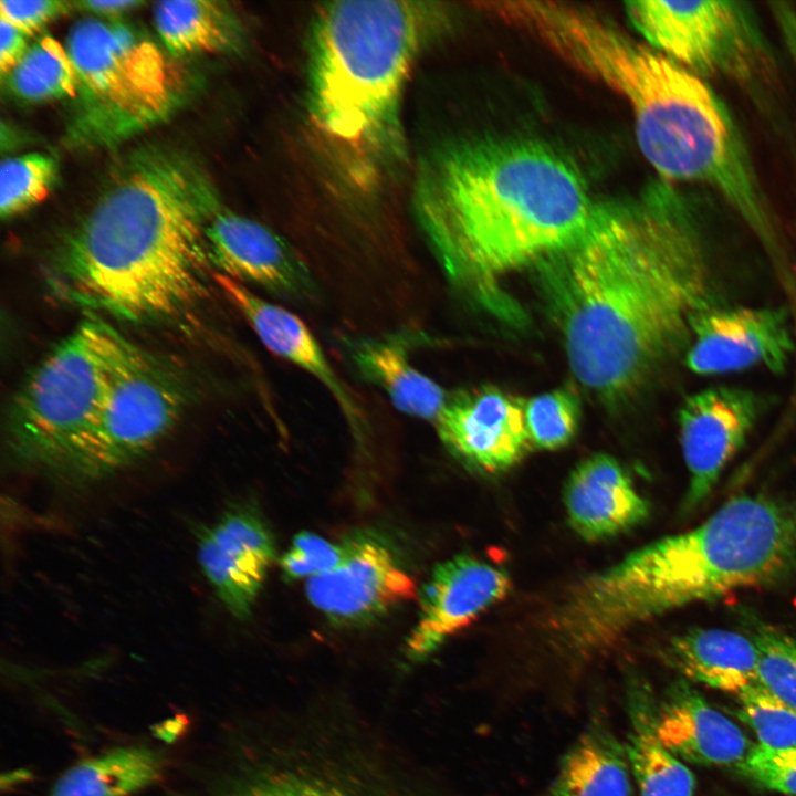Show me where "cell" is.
<instances>
[{
    "mask_svg": "<svg viewBox=\"0 0 796 796\" xmlns=\"http://www.w3.org/2000/svg\"><path fill=\"white\" fill-rule=\"evenodd\" d=\"M534 265L574 375L604 398L643 384L714 304L699 210L661 178L595 202L583 229Z\"/></svg>",
    "mask_w": 796,
    "mask_h": 796,
    "instance_id": "obj_1",
    "label": "cell"
},
{
    "mask_svg": "<svg viewBox=\"0 0 796 796\" xmlns=\"http://www.w3.org/2000/svg\"><path fill=\"white\" fill-rule=\"evenodd\" d=\"M595 201L559 153L521 137H473L430 150L415 175L417 224L449 280L507 304L500 280L572 240Z\"/></svg>",
    "mask_w": 796,
    "mask_h": 796,
    "instance_id": "obj_2",
    "label": "cell"
},
{
    "mask_svg": "<svg viewBox=\"0 0 796 796\" xmlns=\"http://www.w3.org/2000/svg\"><path fill=\"white\" fill-rule=\"evenodd\" d=\"M221 208L212 180L193 160L143 151L67 235L50 284L94 315L130 322L187 315L213 280L206 228Z\"/></svg>",
    "mask_w": 796,
    "mask_h": 796,
    "instance_id": "obj_3",
    "label": "cell"
},
{
    "mask_svg": "<svg viewBox=\"0 0 796 796\" xmlns=\"http://www.w3.org/2000/svg\"><path fill=\"white\" fill-rule=\"evenodd\" d=\"M796 566V509L739 495L689 531L630 552L576 583L548 619L553 643L577 657L684 606L774 583Z\"/></svg>",
    "mask_w": 796,
    "mask_h": 796,
    "instance_id": "obj_4",
    "label": "cell"
},
{
    "mask_svg": "<svg viewBox=\"0 0 796 796\" xmlns=\"http://www.w3.org/2000/svg\"><path fill=\"white\" fill-rule=\"evenodd\" d=\"M433 2L322 4L308 36L306 106L350 170L371 180L405 164L402 101L411 70L443 28Z\"/></svg>",
    "mask_w": 796,
    "mask_h": 796,
    "instance_id": "obj_5",
    "label": "cell"
},
{
    "mask_svg": "<svg viewBox=\"0 0 796 796\" xmlns=\"http://www.w3.org/2000/svg\"><path fill=\"white\" fill-rule=\"evenodd\" d=\"M628 106L640 151L660 178L714 189L782 261L776 229L745 143L708 82L667 55L653 53L630 81Z\"/></svg>",
    "mask_w": 796,
    "mask_h": 796,
    "instance_id": "obj_6",
    "label": "cell"
},
{
    "mask_svg": "<svg viewBox=\"0 0 796 796\" xmlns=\"http://www.w3.org/2000/svg\"><path fill=\"white\" fill-rule=\"evenodd\" d=\"M142 350L109 323L88 314L12 397L6 420L12 458L55 472Z\"/></svg>",
    "mask_w": 796,
    "mask_h": 796,
    "instance_id": "obj_7",
    "label": "cell"
},
{
    "mask_svg": "<svg viewBox=\"0 0 796 796\" xmlns=\"http://www.w3.org/2000/svg\"><path fill=\"white\" fill-rule=\"evenodd\" d=\"M66 50L78 78L73 142H119L160 123L180 102V73L153 40L128 24L78 21Z\"/></svg>",
    "mask_w": 796,
    "mask_h": 796,
    "instance_id": "obj_8",
    "label": "cell"
},
{
    "mask_svg": "<svg viewBox=\"0 0 796 796\" xmlns=\"http://www.w3.org/2000/svg\"><path fill=\"white\" fill-rule=\"evenodd\" d=\"M186 402V387L177 373L142 350L55 472L91 481L133 464L175 429Z\"/></svg>",
    "mask_w": 796,
    "mask_h": 796,
    "instance_id": "obj_9",
    "label": "cell"
},
{
    "mask_svg": "<svg viewBox=\"0 0 796 796\" xmlns=\"http://www.w3.org/2000/svg\"><path fill=\"white\" fill-rule=\"evenodd\" d=\"M626 12L650 46L701 77L746 80L764 56L742 2L641 0L627 2Z\"/></svg>",
    "mask_w": 796,
    "mask_h": 796,
    "instance_id": "obj_10",
    "label": "cell"
},
{
    "mask_svg": "<svg viewBox=\"0 0 796 796\" xmlns=\"http://www.w3.org/2000/svg\"><path fill=\"white\" fill-rule=\"evenodd\" d=\"M369 755L300 744L270 751L213 796H415Z\"/></svg>",
    "mask_w": 796,
    "mask_h": 796,
    "instance_id": "obj_11",
    "label": "cell"
},
{
    "mask_svg": "<svg viewBox=\"0 0 796 796\" xmlns=\"http://www.w3.org/2000/svg\"><path fill=\"white\" fill-rule=\"evenodd\" d=\"M341 561L307 579L310 603L338 626H362L417 597L416 583L380 536L357 532L342 542Z\"/></svg>",
    "mask_w": 796,
    "mask_h": 796,
    "instance_id": "obj_12",
    "label": "cell"
},
{
    "mask_svg": "<svg viewBox=\"0 0 796 796\" xmlns=\"http://www.w3.org/2000/svg\"><path fill=\"white\" fill-rule=\"evenodd\" d=\"M794 352L786 308L712 304L693 321L684 362L692 373L703 376L755 367L779 374Z\"/></svg>",
    "mask_w": 796,
    "mask_h": 796,
    "instance_id": "obj_13",
    "label": "cell"
},
{
    "mask_svg": "<svg viewBox=\"0 0 796 796\" xmlns=\"http://www.w3.org/2000/svg\"><path fill=\"white\" fill-rule=\"evenodd\" d=\"M767 407V398L762 394L734 386L710 387L682 402L678 423L689 473L687 510L696 507L710 495Z\"/></svg>",
    "mask_w": 796,
    "mask_h": 796,
    "instance_id": "obj_14",
    "label": "cell"
},
{
    "mask_svg": "<svg viewBox=\"0 0 796 796\" xmlns=\"http://www.w3.org/2000/svg\"><path fill=\"white\" fill-rule=\"evenodd\" d=\"M206 241L217 273L296 304L320 301L303 255L263 223L221 208L207 224Z\"/></svg>",
    "mask_w": 796,
    "mask_h": 796,
    "instance_id": "obj_15",
    "label": "cell"
},
{
    "mask_svg": "<svg viewBox=\"0 0 796 796\" xmlns=\"http://www.w3.org/2000/svg\"><path fill=\"white\" fill-rule=\"evenodd\" d=\"M511 588L502 567L470 554L439 565L420 591V611L407 640V657L423 660L450 637L501 601Z\"/></svg>",
    "mask_w": 796,
    "mask_h": 796,
    "instance_id": "obj_16",
    "label": "cell"
},
{
    "mask_svg": "<svg viewBox=\"0 0 796 796\" xmlns=\"http://www.w3.org/2000/svg\"><path fill=\"white\" fill-rule=\"evenodd\" d=\"M434 426L450 451L485 472L511 468L531 444L524 400L493 387L449 396Z\"/></svg>",
    "mask_w": 796,
    "mask_h": 796,
    "instance_id": "obj_17",
    "label": "cell"
},
{
    "mask_svg": "<svg viewBox=\"0 0 796 796\" xmlns=\"http://www.w3.org/2000/svg\"><path fill=\"white\" fill-rule=\"evenodd\" d=\"M200 568L224 607L247 618L275 559L271 533L249 509L226 512L202 530L197 543Z\"/></svg>",
    "mask_w": 796,
    "mask_h": 796,
    "instance_id": "obj_18",
    "label": "cell"
},
{
    "mask_svg": "<svg viewBox=\"0 0 796 796\" xmlns=\"http://www.w3.org/2000/svg\"><path fill=\"white\" fill-rule=\"evenodd\" d=\"M213 282L268 350L320 381L353 429L358 430L363 419L360 409L305 323L293 312L266 301L229 276L214 272Z\"/></svg>",
    "mask_w": 796,
    "mask_h": 796,
    "instance_id": "obj_19",
    "label": "cell"
},
{
    "mask_svg": "<svg viewBox=\"0 0 796 796\" xmlns=\"http://www.w3.org/2000/svg\"><path fill=\"white\" fill-rule=\"evenodd\" d=\"M563 499L569 525L591 542L630 531L649 514V504L627 470L605 453L590 455L576 465Z\"/></svg>",
    "mask_w": 796,
    "mask_h": 796,
    "instance_id": "obj_20",
    "label": "cell"
},
{
    "mask_svg": "<svg viewBox=\"0 0 796 796\" xmlns=\"http://www.w3.org/2000/svg\"><path fill=\"white\" fill-rule=\"evenodd\" d=\"M654 727L672 754L692 763L733 764L748 754L743 732L684 683L674 684L656 706Z\"/></svg>",
    "mask_w": 796,
    "mask_h": 796,
    "instance_id": "obj_21",
    "label": "cell"
},
{
    "mask_svg": "<svg viewBox=\"0 0 796 796\" xmlns=\"http://www.w3.org/2000/svg\"><path fill=\"white\" fill-rule=\"evenodd\" d=\"M399 334L345 337V344L357 370L380 387L398 410L434 423L449 395L412 365Z\"/></svg>",
    "mask_w": 796,
    "mask_h": 796,
    "instance_id": "obj_22",
    "label": "cell"
},
{
    "mask_svg": "<svg viewBox=\"0 0 796 796\" xmlns=\"http://www.w3.org/2000/svg\"><path fill=\"white\" fill-rule=\"evenodd\" d=\"M669 662L687 678L739 695L758 683L753 637L720 628H694L671 639Z\"/></svg>",
    "mask_w": 796,
    "mask_h": 796,
    "instance_id": "obj_23",
    "label": "cell"
},
{
    "mask_svg": "<svg viewBox=\"0 0 796 796\" xmlns=\"http://www.w3.org/2000/svg\"><path fill=\"white\" fill-rule=\"evenodd\" d=\"M631 778L625 743L595 716L563 756L543 796H631Z\"/></svg>",
    "mask_w": 796,
    "mask_h": 796,
    "instance_id": "obj_24",
    "label": "cell"
},
{
    "mask_svg": "<svg viewBox=\"0 0 796 796\" xmlns=\"http://www.w3.org/2000/svg\"><path fill=\"white\" fill-rule=\"evenodd\" d=\"M626 708L629 730L625 746L639 796H693L694 776L659 740L656 706L639 679L627 682Z\"/></svg>",
    "mask_w": 796,
    "mask_h": 796,
    "instance_id": "obj_25",
    "label": "cell"
},
{
    "mask_svg": "<svg viewBox=\"0 0 796 796\" xmlns=\"http://www.w3.org/2000/svg\"><path fill=\"white\" fill-rule=\"evenodd\" d=\"M153 17L160 41L177 56L230 52L243 41L239 19L226 2L159 1Z\"/></svg>",
    "mask_w": 796,
    "mask_h": 796,
    "instance_id": "obj_26",
    "label": "cell"
},
{
    "mask_svg": "<svg viewBox=\"0 0 796 796\" xmlns=\"http://www.w3.org/2000/svg\"><path fill=\"white\" fill-rule=\"evenodd\" d=\"M163 760L145 747H121L67 769L49 796H129L156 782Z\"/></svg>",
    "mask_w": 796,
    "mask_h": 796,
    "instance_id": "obj_27",
    "label": "cell"
},
{
    "mask_svg": "<svg viewBox=\"0 0 796 796\" xmlns=\"http://www.w3.org/2000/svg\"><path fill=\"white\" fill-rule=\"evenodd\" d=\"M7 76L13 94L28 102L77 96L78 78L72 59L66 46L50 35L30 45Z\"/></svg>",
    "mask_w": 796,
    "mask_h": 796,
    "instance_id": "obj_28",
    "label": "cell"
},
{
    "mask_svg": "<svg viewBox=\"0 0 796 796\" xmlns=\"http://www.w3.org/2000/svg\"><path fill=\"white\" fill-rule=\"evenodd\" d=\"M57 176L55 159L44 153L6 158L0 167V213L20 214L44 200Z\"/></svg>",
    "mask_w": 796,
    "mask_h": 796,
    "instance_id": "obj_29",
    "label": "cell"
},
{
    "mask_svg": "<svg viewBox=\"0 0 796 796\" xmlns=\"http://www.w3.org/2000/svg\"><path fill=\"white\" fill-rule=\"evenodd\" d=\"M524 413L531 444L555 450L574 438L580 406L573 391L556 389L524 400Z\"/></svg>",
    "mask_w": 796,
    "mask_h": 796,
    "instance_id": "obj_30",
    "label": "cell"
},
{
    "mask_svg": "<svg viewBox=\"0 0 796 796\" xmlns=\"http://www.w3.org/2000/svg\"><path fill=\"white\" fill-rule=\"evenodd\" d=\"M740 716L769 748L796 747V709L786 704L760 682L737 695Z\"/></svg>",
    "mask_w": 796,
    "mask_h": 796,
    "instance_id": "obj_31",
    "label": "cell"
},
{
    "mask_svg": "<svg viewBox=\"0 0 796 796\" xmlns=\"http://www.w3.org/2000/svg\"><path fill=\"white\" fill-rule=\"evenodd\" d=\"M758 648V682L796 709V638L769 627L753 633Z\"/></svg>",
    "mask_w": 796,
    "mask_h": 796,
    "instance_id": "obj_32",
    "label": "cell"
},
{
    "mask_svg": "<svg viewBox=\"0 0 796 796\" xmlns=\"http://www.w3.org/2000/svg\"><path fill=\"white\" fill-rule=\"evenodd\" d=\"M343 547L314 533H298L281 557L280 566L290 580L313 578L331 570L341 561Z\"/></svg>",
    "mask_w": 796,
    "mask_h": 796,
    "instance_id": "obj_33",
    "label": "cell"
},
{
    "mask_svg": "<svg viewBox=\"0 0 796 796\" xmlns=\"http://www.w3.org/2000/svg\"><path fill=\"white\" fill-rule=\"evenodd\" d=\"M741 768L769 788L796 795V747L758 745L741 762Z\"/></svg>",
    "mask_w": 796,
    "mask_h": 796,
    "instance_id": "obj_34",
    "label": "cell"
},
{
    "mask_svg": "<svg viewBox=\"0 0 796 796\" xmlns=\"http://www.w3.org/2000/svg\"><path fill=\"white\" fill-rule=\"evenodd\" d=\"M73 3L62 0H2L0 19L6 20L28 36L41 31L46 24L66 14Z\"/></svg>",
    "mask_w": 796,
    "mask_h": 796,
    "instance_id": "obj_35",
    "label": "cell"
},
{
    "mask_svg": "<svg viewBox=\"0 0 796 796\" xmlns=\"http://www.w3.org/2000/svg\"><path fill=\"white\" fill-rule=\"evenodd\" d=\"M28 49V35L0 19V71L2 76L10 73Z\"/></svg>",
    "mask_w": 796,
    "mask_h": 796,
    "instance_id": "obj_36",
    "label": "cell"
},
{
    "mask_svg": "<svg viewBox=\"0 0 796 796\" xmlns=\"http://www.w3.org/2000/svg\"><path fill=\"white\" fill-rule=\"evenodd\" d=\"M769 6L796 66V10L786 2H772Z\"/></svg>",
    "mask_w": 796,
    "mask_h": 796,
    "instance_id": "obj_37",
    "label": "cell"
},
{
    "mask_svg": "<svg viewBox=\"0 0 796 796\" xmlns=\"http://www.w3.org/2000/svg\"><path fill=\"white\" fill-rule=\"evenodd\" d=\"M144 3V1L138 0H84L76 1L73 4L81 10L101 17H117L132 11Z\"/></svg>",
    "mask_w": 796,
    "mask_h": 796,
    "instance_id": "obj_38",
    "label": "cell"
}]
</instances>
